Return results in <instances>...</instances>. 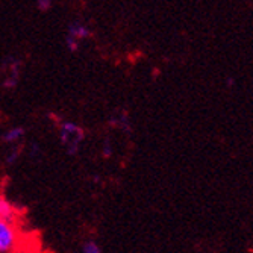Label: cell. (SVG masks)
Here are the masks:
<instances>
[{
	"label": "cell",
	"instance_id": "cell-7",
	"mask_svg": "<svg viewBox=\"0 0 253 253\" xmlns=\"http://www.w3.org/2000/svg\"><path fill=\"white\" fill-rule=\"evenodd\" d=\"M53 5V0H37V8L41 11V12H45L49 11Z\"/></svg>",
	"mask_w": 253,
	"mask_h": 253
},
{
	"label": "cell",
	"instance_id": "cell-6",
	"mask_svg": "<svg viewBox=\"0 0 253 253\" xmlns=\"http://www.w3.org/2000/svg\"><path fill=\"white\" fill-rule=\"evenodd\" d=\"M82 252L84 253H100L102 252V249H100V246H99V243H96V241H86V243H84V246H82Z\"/></svg>",
	"mask_w": 253,
	"mask_h": 253
},
{
	"label": "cell",
	"instance_id": "cell-3",
	"mask_svg": "<svg viewBox=\"0 0 253 253\" xmlns=\"http://www.w3.org/2000/svg\"><path fill=\"white\" fill-rule=\"evenodd\" d=\"M91 35V31L86 25L81 21H75L68 26L67 37H65V45L70 52H78L79 45L84 40H86Z\"/></svg>",
	"mask_w": 253,
	"mask_h": 253
},
{
	"label": "cell",
	"instance_id": "cell-4",
	"mask_svg": "<svg viewBox=\"0 0 253 253\" xmlns=\"http://www.w3.org/2000/svg\"><path fill=\"white\" fill-rule=\"evenodd\" d=\"M25 135H26L25 127L15 126V127H11V129H8L6 132H3V135H2V141L6 143V144H15V143H18L20 140H23V136H25Z\"/></svg>",
	"mask_w": 253,
	"mask_h": 253
},
{
	"label": "cell",
	"instance_id": "cell-2",
	"mask_svg": "<svg viewBox=\"0 0 253 253\" xmlns=\"http://www.w3.org/2000/svg\"><path fill=\"white\" fill-rule=\"evenodd\" d=\"M18 234L12 221L0 218V253H9L17 249Z\"/></svg>",
	"mask_w": 253,
	"mask_h": 253
},
{
	"label": "cell",
	"instance_id": "cell-5",
	"mask_svg": "<svg viewBox=\"0 0 253 253\" xmlns=\"http://www.w3.org/2000/svg\"><path fill=\"white\" fill-rule=\"evenodd\" d=\"M15 217H17V210H15V206H14L8 199H5L3 196H0V218L14 221Z\"/></svg>",
	"mask_w": 253,
	"mask_h": 253
},
{
	"label": "cell",
	"instance_id": "cell-8",
	"mask_svg": "<svg viewBox=\"0 0 253 253\" xmlns=\"http://www.w3.org/2000/svg\"><path fill=\"white\" fill-rule=\"evenodd\" d=\"M226 85H227V86H234V85H235V79H234V78H227Z\"/></svg>",
	"mask_w": 253,
	"mask_h": 253
},
{
	"label": "cell",
	"instance_id": "cell-1",
	"mask_svg": "<svg viewBox=\"0 0 253 253\" xmlns=\"http://www.w3.org/2000/svg\"><path fill=\"white\" fill-rule=\"evenodd\" d=\"M85 140L84 129L73 123V122H64L59 126V141L62 149L68 155H76L81 149V144Z\"/></svg>",
	"mask_w": 253,
	"mask_h": 253
}]
</instances>
